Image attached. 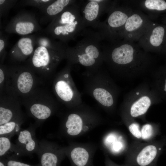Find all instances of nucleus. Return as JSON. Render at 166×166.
<instances>
[{"mask_svg":"<svg viewBox=\"0 0 166 166\" xmlns=\"http://www.w3.org/2000/svg\"><path fill=\"white\" fill-rule=\"evenodd\" d=\"M111 57L114 63L121 67L127 79L136 78L152 70V55L136 42L123 40L112 49Z\"/></svg>","mask_w":166,"mask_h":166,"instance_id":"nucleus-1","label":"nucleus"},{"mask_svg":"<svg viewBox=\"0 0 166 166\" xmlns=\"http://www.w3.org/2000/svg\"><path fill=\"white\" fill-rule=\"evenodd\" d=\"M127 95V100L130 101V114L133 117L144 114L152 104L161 99L155 90L147 84L138 86Z\"/></svg>","mask_w":166,"mask_h":166,"instance_id":"nucleus-2","label":"nucleus"},{"mask_svg":"<svg viewBox=\"0 0 166 166\" xmlns=\"http://www.w3.org/2000/svg\"><path fill=\"white\" fill-rule=\"evenodd\" d=\"M153 23L142 10L133 9L126 21L121 38L124 40L137 42Z\"/></svg>","mask_w":166,"mask_h":166,"instance_id":"nucleus-3","label":"nucleus"},{"mask_svg":"<svg viewBox=\"0 0 166 166\" xmlns=\"http://www.w3.org/2000/svg\"><path fill=\"white\" fill-rule=\"evenodd\" d=\"M65 148L71 166H94V156L97 148L94 144L70 142Z\"/></svg>","mask_w":166,"mask_h":166,"instance_id":"nucleus-4","label":"nucleus"},{"mask_svg":"<svg viewBox=\"0 0 166 166\" xmlns=\"http://www.w3.org/2000/svg\"><path fill=\"white\" fill-rule=\"evenodd\" d=\"M39 148L36 153L40 166H60L66 156L65 147L46 140L39 142Z\"/></svg>","mask_w":166,"mask_h":166,"instance_id":"nucleus-5","label":"nucleus"},{"mask_svg":"<svg viewBox=\"0 0 166 166\" xmlns=\"http://www.w3.org/2000/svg\"><path fill=\"white\" fill-rule=\"evenodd\" d=\"M86 123L79 115L72 113L68 115L60 127L61 135L67 138H73L85 134L95 128Z\"/></svg>","mask_w":166,"mask_h":166,"instance_id":"nucleus-6","label":"nucleus"},{"mask_svg":"<svg viewBox=\"0 0 166 166\" xmlns=\"http://www.w3.org/2000/svg\"><path fill=\"white\" fill-rule=\"evenodd\" d=\"M36 125L22 129L18 134L15 145L20 156L36 154L38 151L39 146L36 137Z\"/></svg>","mask_w":166,"mask_h":166,"instance_id":"nucleus-7","label":"nucleus"},{"mask_svg":"<svg viewBox=\"0 0 166 166\" xmlns=\"http://www.w3.org/2000/svg\"><path fill=\"white\" fill-rule=\"evenodd\" d=\"M165 30L162 26L153 23L137 42L140 46L149 53L155 52L162 44Z\"/></svg>","mask_w":166,"mask_h":166,"instance_id":"nucleus-8","label":"nucleus"},{"mask_svg":"<svg viewBox=\"0 0 166 166\" xmlns=\"http://www.w3.org/2000/svg\"><path fill=\"white\" fill-rule=\"evenodd\" d=\"M24 105L29 115L40 123L49 118L53 110L48 101L34 100L26 102Z\"/></svg>","mask_w":166,"mask_h":166,"instance_id":"nucleus-9","label":"nucleus"},{"mask_svg":"<svg viewBox=\"0 0 166 166\" xmlns=\"http://www.w3.org/2000/svg\"><path fill=\"white\" fill-rule=\"evenodd\" d=\"M44 44L35 50L31 58L33 68L39 73L48 74L51 69L52 57L50 50Z\"/></svg>","mask_w":166,"mask_h":166,"instance_id":"nucleus-10","label":"nucleus"},{"mask_svg":"<svg viewBox=\"0 0 166 166\" xmlns=\"http://www.w3.org/2000/svg\"><path fill=\"white\" fill-rule=\"evenodd\" d=\"M10 98L0 101V125L24 117L18 102Z\"/></svg>","mask_w":166,"mask_h":166,"instance_id":"nucleus-11","label":"nucleus"},{"mask_svg":"<svg viewBox=\"0 0 166 166\" xmlns=\"http://www.w3.org/2000/svg\"><path fill=\"white\" fill-rule=\"evenodd\" d=\"M133 10L131 5L127 3V5L113 11L108 18L109 27L114 30V32L118 30L120 37L126 21Z\"/></svg>","mask_w":166,"mask_h":166,"instance_id":"nucleus-12","label":"nucleus"},{"mask_svg":"<svg viewBox=\"0 0 166 166\" xmlns=\"http://www.w3.org/2000/svg\"><path fill=\"white\" fill-rule=\"evenodd\" d=\"M34 76L31 71L21 70L16 75L14 83L16 91L22 95H27L33 89L35 84Z\"/></svg>","mask_w":166,"mask_h":166,"instance_id":"nucleus-13","label":"nucleus"},{"mask_svg":"<svg viewBox=\"0 0 166 166\" xmlns=\"http://www.w3.org/2000/svg\"><path fill=\"white\" fill-rule=\"evenodd\" d=\"M161 149L154 145H147L142 149L131 163L139 166H150L155 162L159 151Z\"/></svg>","mask_w":166,"mask_h":166,"instance_id":"nucleus-14","label":"nucleus"},{"mask_svg":"<svg viewBox=\"0 0 166 166\" xmlns=\"http://www.w3.org/2000/svg\"><path fill=\"white\" fill-rule=\"evenodd\" d=\"M141 10L145 12L151 19L156 11L166 10V2L163 0H144L133 1Z\"/></svg>","mask_w":166,"mask_h":166,"instance_id":"nucleus-15","label":"nucleus"},{"mask_svg":"<svg viewBox=\"0 0 166 166\" xmlns=\"http://www.w3.org/2000/svg\"><path fill=\"white\" fill-rule=\"evenodd\" d=\"M24 120V117H21L0 125V136L11 138L14 135H17L22 129L21 126Z\"/></svg>","mask_w":166,"mask_h":166,"instance_id":"nucleus-16","label":"nucleus"},{"mask_svg":"<svg viewBox=\"0 0 166 166\" xmlns=\"http://www.w3.org/2000/svg\"><path fill=\"white\" fill-rule=\"evenodd\" d=\"M11 138L7 136H0V159L7 158L10 153H13L14 158L18 159L20 155L15 144L11 141Z\"/></svg>","mask_w":166,"mask_h":166,"instance_id":"nucleus-17","label":"nucleus"},{"mask_svg":"<svg viewBox=\"0 0 166 166\" xmlns=\"http://www.w3.org/2000/svg\"><path fill=\"white\" fill-rule=\"evenodd\" d=\"M152 87L161 99L166 100V71L156 72Z\"/></svg>","mask_w":166,"mask_h":166,"instance_id":"nucleus-18","label":"nucleus"},{"mask_svg":"<svg viewBox=\"0 0 166 166\" xmlns=\"http://www.w3.org/2000/svg\"><path fill=\"white\" fill-rule=\"evenodd\" d=\"M56 93L58 96L65 102H69L72 99L73 92L70 86L65 81H58L54 87Z\"/></svg>","mask_w":166,"mask_h":166,"instance_id":"nucleus-19","label":"nucleus"},{"mask_svg":"<svg viewBox=\"0 0 166 166\" xmlns=\"http://www.w3.org/2000/svg\"><path fill=\"white\" fill-rule=\"evenodd\" d=\"M102 144L105 148H109L113 153H119L123 147L122 142L117 140L116 135L110 133L104 136Z\"/></svg>","mask_w":166,"mask_h":166,"instance_id":"nucleus-20","label":"nucleus"},{"mask_svg":"<svg viewBox=\"0 0 166 166\" xmlns=\"http://www.w3.org/2000/svg\"><path fill=\"white\" fill-rule=\"evenodd\" d=\"M95 99L103 105L110 107L114 102L113 97L107 90L101 88H96L93 92Z\"/></svg>","mask_w":166,"mask_h":166,"instance_id":"nucleus-21","label":"nucleus"},{"mask_svg":"<svg viewBox=\"0 0 166 166\" xmlns=\"http://www.w3.org/2000/svg\"><path fill=\"white\" fill-rule=\"evenodd\" d=\"M85 7L84 12L85 18L89 21L95 19L98 14L99 5L97 2L90 1Z\"/></svg>","mask_w":166,"mask_h":166,"instance_id":"nucleus-22","label":"nucleus"},{"mask_svg":"<svg viewBox=\"0 0 166 166\" xmlns=\"http://www.w3.org/2000/svg\"><path fill=\"white\" fill-rule=\"evenodd\" d=\"M17 45L22 54L25 56L31 54L33 51L32 40L29 38H23L18 42Z\"/></svg>","mask_w":166,"mask_h":166,"instance_id":"nucleus-23","label":"nucleus"},{"mask_svg":"<svg viewBox=\"0 0 166 166\" xmlns=\"http://www.w3.org/2000/svg\"><path fill=\"white\" fill-rule=\"evenodd\" d=\"M68 0H57L49 5L47 8V13L51 16L55 15L61 12L69 3Z\"/></svg>","mask_w":166,"mask_h":166,"instance_id":"nucleus-24","label":"nucleus"},{"mask_svg":"<svg viewBox=\"0 0 166 166\" xmlns=\"http://www.w3.org/2000/svg\"><path fill=\"white\" fill-rule=\"evenodd\" d=\"M34 26L30 21H22L17 22L15 26L16 32L21 35L31 33L34 30Z\"/></svg>","mask_w":166,"mask_h":166,"instance_id":"nucleus-25","label":"nucleus"},{"mask_svg":"<svg viewBox=\"0 0 166 166\" xmlns=\"http://www.w3.org/2000/svg\"><path fill=\"white\" fill-rule=\"evenodd\" d=\"M77 23V22L75 21L70 24L58 26L54 28V33L57 35L61 34L63 35H68L69 33L72 32L74 30Z\"/></svg>","mask_w":166,"mask_h":166,"instance_id":"nucleus-26","label":"nucleus"},{"mask_svg":"<svg viewBox=\"0 0 166 166\" xmlns=\"http://www.w3.org/2000/svg\"><path fill=\"white\" fill-rule=\"evenodd\" d=\"M75 19L74 16L70 12L66 11L61 14L59 23L61 24L65 25L72 23Z\"/></svg>","mask_w":166,"mask_h":166,"instance_id":"nucleus-27","label":"nucleus"},{"mask_svg":"<svg viewBox=\"0 0 166 166\" xmlns=\"http://www.w3.org/2000/svg\"><path fill=\"white\" fill-rule=\"evenodd\" d=\"M141 137L144 140L150 138L153 133V128L152 126L149 124L144 125L141 131Z\"/></svg>","mask_w":166,"mask_h":166,"instance_id":"nucleus-28","label":"nucleus"},{"mask_svg":"<svg viewBox=\"0 0 166 166\" xmlns=\"http://www.w3.org/2000/svg\"><path fill=\"white\" fill-rule=\"evenodd\" d=\"M79 61L81 64L85 66L92 65L95 62V59L86 53L81 55L79 58Z\"/></svg>","mask_w":166,"mask_h":166,"instance_id":"nucleus-29","label":"nucleus"},{"mask_svg":"<svg viewBox=\"0 0 166 166\" xmlns=\"http://www.w3.org/2000/svg\"><path fill=\"white\" fill-rule=\"evenodd\" d=\"M3 159L7 166H40L39 164L35 165H31L20 161L18 159Z\"/></svg>","mask_w":166,"mask_h":166,"instance_id":"nucleus-30","label":"nucleus"},{"mask_svg":"<svg viewBox=\"0 0 166 166\" xmlns=\"http://www.w3.org/2000/svg\"><path fill=\"white\" fill-rule=\"evenodd\" d=\"M85 52L86 54L93 58H97L99 55V52L97 48L93 45L87 46L85 49Z\"/></svg>","mask_w":166,"mask_h":166,"instance_id":"nucleus-31","label":"nucleus"},{"mask_svg":"<svg viewBox=\"0 0 166 166\" xmlns=\"http://www.w3.org/2000/svg\"><path fill=\"white\" fill-rule=\"evenodd\" d=\"M130 132L135 137L140 138L141 137V131L140 130L139 125L136 123L131 124L129 126Z\"/></svg>","mask_w":166,"mask_h":166,"instance_id":"nucleus-32","label":"nucleus"},{"mask_svg":"<svg viewBox=\"0 0 166 166\" xmlns=\"http://www.w3.org/2000/svg\"><path fill=\"white\" fill-rule=\"evenodd\" d=\"M5 75L3 70L2 68H0V87L3 84L5 80Z\"/></svg>","mask_w":166,"mask_h":166,"instance_id":"nucleus-33","label":"nucleus"},{"mask_svg":"<svg viewBox=\"0 0 166 166\" xmlns=\"http://www.w3.org/2000/svg\"><path fill=\"white\" fill-rule=\"evenodd\" d=\"M105 166H121L112 162L107 156L105 157Z\"/></svg>","mask_w":166,"mask_h":166,"instance_id":"nucleus-34","label":"nucleus"},{"mask_svg":"<svg viewBox=\"0 0 166 166\" xmlns=\"http://www.w3.org/2000/svg\"><path fill=\"white\" fill-rule=\"evenodd\" d=\"M4 45L5 43L4 41L1 39L0 40V52L1 53L4 49Z\"/></svg>","mask_w":166,"mask_h":166,"instance_id":"nucleus-35","label":"nucleus"},{"mask_svg":"<svg viewBox=\"0 0 166 166\" xmlns=\"http://www.w3.org/2000/svg\"><path fill=\"white\" fill-rule=\"evenodd\" d=\"M0 166H7L3 158L0 159Z\"/></svg>","mask_w":166,"mask_h":166,"instance_id":"nucleus-36","label":"nucleus"},{"mask_svg":"<svg viewBox=\"0 0 166 166\" xmlns=\"http://www.w3.org/2000/svg\"><path fill=\"white\" fill-rule=\"evenodd\" d=\"M5 0H0V4L1 5L2 4H3L4 2H5Z\"/></svg>","mask_w":166,"mask_h":166,"instance_id":"nucleus-37","label":"nucleus"},{"mask_svg":"<svg viewBox=\"0 0 166 166\" xmlns=\"http://www.w3.org/2000/svg\"><path fill=\"white\" fill-rule=\"evenodd\" d=\"M92 1H94V2H101V1H103L102 0H92Z\"/></svg>","mask_w":166,"mask_h":166,"instance_id":"nucleus-38","label":"nucleus"}]
</instances>
